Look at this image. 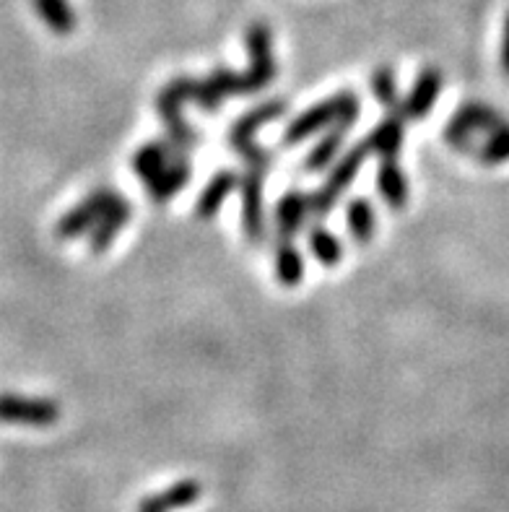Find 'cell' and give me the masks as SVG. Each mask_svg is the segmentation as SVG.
Listing matches in <instances>:
<instances>
[{"instance_id":"obj_3","label":"cell","mask_w":509,"mask_h":512,"mask_svg":"<svg viewBox=\"0 0 509 512\" xmlns=\"http://www.w3.org/2000/svg\"><path fill=\"white\" fill-rule=\"evenodd\" d=\"M247 52H250V68L242 73L247 94L260 91L271 84L276 76V60L271 52V29L265 24H252L247 29Z\"/></svg>"},{"instance_id":"obj_10","label":"cell","mask_w":509,"mask_h":512,"mask_svg":"<svg viewBox=\"0 0 509 512\" xmlns=\"http://www.w3.org/2000/svg\"><path fill=\"white\" fill-rule=\"evenodd\" d=\"M130 216H133V206H130L123 195H120V201L107 211V216L99 221L97 227L91 229V237H89L91 253H97V255L104 253V250L112 245V240H115L117 234L123 232V227L128 224Z\"/></svg>"},{"instance_id":"obj_4","label":"cell","mask_w":509,"mask_h":512,"mask_svg":"<svg viewBox=\"0 0 509 512\" xmlns=\"http://www.w3.org/2000/svg\"><path fill=\"white\" fill-rule=\"evenodd\" d=\"M60 419V406L50 398H24L3 393L0 396V422L50 427Z\"/></svg>"},{"instance_id":"obj_15","label":"cell","mask_w":509,"mask_h":512,"mask_svg":"<svg viewBox=\"0 0 509 512\" xmlns=\"http://www.w3.org/2000/svg\"><path fill=\"white\" fill-rule=\"evenodd\" d=\"M177 156H182V151L177 149L169 138L167 141L146 143V146L136 154V159H133V169H136L143 180H149L156 172H162V169L167 167L172 159H177Z\"/></svg>"},{"instance_id":"obj_5","label":"cell","mask_w":509,"mask_h":512,"mask_svg":"<svg viewBox=\"0 0 509 512\" xmlns=\"http://www.w3.org/2000/svg\"><path fill=\"white\" fill-rule=\"evenodd\" d=\"M286 112V102L284 99H276V102H265L260 107H255L252 112H247L232 130H229V146L232 149H242L247 143H252L255 133L260 128H265L268 123H273L276 117H281Z\"/></svg>"},{"instance_id":"obj_16","label":"cell","mask_w":509,"mask_h":512,"mask_svg":"<svg viewBox=\"0 0 509 512\" xmlns=\"http://www.w3.org/2000/svg\"><path fill=\"white\" fill-rule=\"evenodd\" d=\"M34 11L55 34H71L76 29V11L71 0H34Z\"/></svg>"},{"instance_id":"obj_22","label":"cell","mask_w":509,"mask_h":512,"mask_svg":"<svg viewBox=\"0 0 509 512\" xmlns=\"http://www.w3.org/2000/svg\"><path fill=\"white\" fill-rule=\"evenodd\" d=\"M372 91L377 102H382L390 110V115L403 117V102L398 99V91H395V76L390 68H380L372 78Z\"/></svg>"},{"instance_id":"obj_21","label":"cell","mask_w":509,"mask_h":512,"mask_svg":"<svg viewBox=\"0 0 509 512\" xmlns=\"http://www.w3.org/2000/svg\"><path fill=\"white\" fill-rule=\"evenodd\" d=\"M310 250L312 255H315V258L328 268H333L338 260L343 258L341 240H338L333 232H328L325 227H315L310 232Z\"/></svg>"},{"instance_id":"obj_14","label":"cell","mask_w":509,"mask_h":512,"mask_svg":"<svg viewBox=\"0 0 509 512\" xmlns=\"http://www.w3.org/2000/svg\"><path fill=\"white\" fill-rule=\"evenodd\" d=\"M369 154H377L380 159H398V151L403 146V117L390 115L385 123H380L367 138Z\"/></svg>"},{"instance_id":"obj_13","label":"cell","mask_w":509,"mask_h":512,"mask_svg":"<svg viewBox=\"0 0 509 512\" xmlns=\"http://www.w3.org/2000/svg\"><path fill=\"white\" fill-rule=\"evenodd\" d=\"M239 180L242 177L234 175V172H219L216 177H211V182L198 198V208H195L198 219H211V216L219 214L221 203L234 193V188H239Z\"/></svg>"},{"instance_id":"obj_23","label":"cell","mask_w":509,"mask_h":512,"mask_svg":"<svg viewBox=\"0 0 509 512\" xmlns=\"http://www.w3.org/2000/svg\"><path fill=\"white\" fill-rule=\"evenodd\" d=\"M502 68L507 71L509 76V13L507 21H504V42H502Z\"/></svg>"},{"instance_id":"obj_2","label":"cell","mask_w":509,"mask_h":512,"mask_svg":"<svg viewBox=\"0 0 509 512\" xmlns=\"http://www.w3.org/2000/svg\"><path fill=\"white\" fill-rule=\"evenodd\" d=\"M117 201H120V195H117L115 190L102 188L97 190V193H91L89 198H84L73 211H68V214L60 219L58 237L60 240H76L81 234H89L91 229L97 227L99 221L107 216V211H110Z\"/></svg>"},{"instance_id":"obj_12","label":"cell","mask_w":509,"mask_h":512,"mask_svg":"<svg viewBox=\"0 0 509 512\" xmlns=\"http://www.w3.org/2000/svg\"><path fill=\"white\" fill-rule=\"evenodd\" d=\"M377 190L390 208H403L408 201V180L400 169L398 159H382L377 172Z\"/></svg>"},{"instance_id":"obj_17","label":"cell","mask_w":509,"mask_h":512,"mask_svg":"<svg viewBox=\"0 0 509 512\" xmlns=\"http://www.w3.org/2000/svg\"><path fill=\"white\" fill-rule=\"evenodd\" d=\"M346 224L348 232L356 242H369L374 234V224H377V216H374V208L367 198H354L346 208Z\"/></svg>"},{"instance_id":"obj_8","label":"cell","mask_w":509,"mask_h":512,"mask_svg":"<svg viewBox=\"0 0 509 512\" xmlns=\"http://www.w3.org/2000/svg\"><path fill=\"white\" fill-rule=\"evenodd\" d=\"M439 89H442V73L434 71V68H424L416 78L408 99H403V117H411V120L424 117L434 107Z\"/></svg>"},{"instance_id":"obj_11","label":"cell","mask_w":509,"mask_h":512,"mask_svg":"<svg viewBox=\"0 0 509 512\" xmlns=\"http://www.w3.org/2000/svg\"><path fill=\"white\" fill-rule=\"evenodd\" d=\"M200 497V484L198 481H180L174 487L164 489L162 494H154L149 500H143L138 512H174L182 507L193 505Z\"/></svg>"},{"instance_id":"obj_18","label":"cell","mask_w":509,"mask_h":512,"mask_svg":"<svg viewBox=\"0 0 509 512\" xmlns=\"http://www.w3.org/2000/svg\"><path fill=\"white\" fill-rule=\"evenodd\" d=\"M476 159L486 164H502L509 159V123L486 133V141H478L471 151Z\"/></svg>"},{"instance_id":"obj_7","label":"cell","mask_w":509,"mask_h":512,"mask_svg":"<svg viewBox=\"0 0 509 512\" xmlns=\"http://www.w3.org/2000/svg\"><path fill=\"white\" fill-rule=\"evenodd\" d=\"M310 216V195L286 193L276 206V232L281 242H291V237L304 227Z\"/></svg>"},{"instance_id":"obj_9","label":"cell","mask_w":509,"mask_h":512,"mask_svg":"<svg viewBox=\"0 0 509 512\" xmlns=\"http://www.w3.org/2000/svg\"><path fill=\"white\" fill-rule=\"evenodd\" d=\"M187 180H190V164H187L185 156H177V159H172L162 172H156L154 177H149V180L143 182H146V190H149L151 198L162 203L167 201V198H172V195L180 193L187 185Z\"/></svg>"},{"instance_id":"obj_6","label":"cell","mask_w":509,"mask_h":512,"mask_svg":"<svg viewBox=\"0 0 509 512\" xmlns=\"http://www.w3.org/2000/svg\"><path fill=\"white\" fill-rule=\"evenodd\" d=\"M242 188V221L250 240L258 242L263 237V175L260 172H247V177L239 180Z\"/></svg>"},{"instance_id":"obj_20","label":"cell","mask_w":509,"mask_h":512,"mask_svg":"<svg viewBox=\"0 0 509 512\" xmlns=\"http://www.w3.org/2000/svg\"><path fill=\"white\" fill-rule=\"evenodd\" d=\"M276 276L284 286H297L304 276L302 253L291 242H278Z\"/></svg>"},{"instance_id":"obj_19","label":"cell","mask_w":509,"mask_h":512,"mask_svg":"<svg viewBox=\"0 0 509 512\" xmlns=\"http://www.w3.org/2000/svg\"><path fill=\"white\" fill-rule=\"evenodd\" d=\"M346 133H348V128H343V125H333L328 136H325L323 141L317 143L315 149L310 151V156H307V164H304V169H307V172H317V169L328 167V164L333 162V159H336L338 151H341L343 138H346Z\"/></svg>"},{"instance_id":"obj_1","label":"cell","mask_w":509,"mask_h":512,"mask_svg":"<svg viewBox=\"0 0 509 512\" xmlns=\"http://www.w3.org/2000/svg\"><path fill=\"white\" fill-rule=\"evenodd\" d=\"M359 112V99H356L351 91H343L338 97H330L328 102L317 104V107L307 110L304 115H299L297 120L286 128L284 143L286 146H294V143L307 141L310 136H315L317 130L333 128V125H343V128L351 130V125L356 123Z\"/></svg>"}]
</instances>
